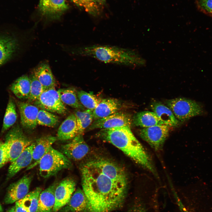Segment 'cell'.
<instances>
[{"label":"cell","mask_w":212,"mask_h":212,"mask_svg":"<svg viewBox=\"0 0 212 212\" xmlns=\"http://www.w3.org/2000/svg\"><path fill=\"white\" fill-rule=\"evenodd\" d=\"M81 172L82 189L88 201V212H111L122 206L127 184L112 180L90 161L82 166Z\"/></svg>","instance_id":"obj_1"},{"label":"cell","mask_w":212,"mask_h":212,"mask_svg":"<svg viewBox=\"0 0 212 212\" xmlns=\"http://www.w3.org/2000/svg\"><path fill=\"white\" fill-rule=\"evenodd\" d=\"M97 136L112 144L137 163L153 173L155 172L145 150L127 126L101 129Z\"/></svg>","instance_id":"obj_2"},{"label":"cell","mask_w":212,"mask_h":212,"mask_svg":"<svg viewBox=\"0 0 212 212\" xmlns=\"http://www.w3.org/2000/svg\"><path fill=\"white\" fill-rule=\"evenodd\" d=\"M73 54L91 57L103 62L140 68L146 65V60L137 51L116 46L93 45L73 48Z\"/></svg>","instance_id":"obj_3"},{"label":"cell","mask_w":212,"mask_h":212,"mask_svg":"<svg viewBox=\"0 0 212 212\" xmlns=\"http://www.w3.org/2000/svg\"><path fill=\"white\" fill-rule=\"evenodd\" d=\"M38 165L40 175L47 178L55 175L62 170L71 168L72 163L62 152L51 146L40 159Z\"/></svg>","instance_id":"obj_4"},{"label":"cell","mask_w":212,"mask_h":212,"mask_svg":"<svg viewBox=\"0 0 212 212\" xmlns=\"http://www.w3.org/2000/svg\"><path fill=\"white\" fill-rule=\"evenodd\" d=\"M166 105L171 110L177 120L185 122L190 118L202 114L203 110L198 102L182 97L168 100Z\"/></svg>","instance_id":"obj_5"},{"label":"cell","mask_w":212,"mask_h":212,"mask_svg":"<svg viewBox=\"0 0 212 212\" xmlns=\"http://www.w3.org/2000/svg\"><path fill=\"white\" fill-rule=\"evenodd\" d=\"M5 142L8 145L9 162L16 159L24 150L33 143L18 126L11 128L7 133Z\"/></svg>","instance_id":"obj_6"},{"label":"cell","mask_w":212,"mask_h":212,"mask_svg":"<svg viewBox=\"0 0 212 212\" xmlns=\"http://www.w3.org/2000/svg\"><path fill=\"white\" fill-rule=\"evenodd\" d=\"M34 104L38 108L51 112L63 114L67 111L55 88L45 90L34 102Z\"/></svg>","instance_id":"obj_7"},{"label":"cell","mask_w":212,"mask_h":212,"mask_svg":"<svg viewBox=\"0 0 212 212\" xmlns=\"http://www.w3.org/2000/svg\"><path fill=\"white\" fill-rule=\"evenodd\" d=\"M169 127L162 125L144 127L140 129L139 134L153 148L159 150L162 148L169 135Z\"/></svg>","instance_id":"obj_8"},{"label":"cell","mask_w":212,"mask_h":212,"mask_svg":"<svg viewBox=\"0 0 212 212\" xmlns=\"http://www.w3.org/2000/svg\"><path fill=\"white\" fill-rule=\"evenodd\" d=\"M132 119L128 113L118 112L105 117L94 121L88 127L89 130L96 129H106L130 126Z\"/></svg>","instance_id":"obj_9"},{"label":"cell","mask_w":212,"mask_h":212,"mask_svg":"<svg viewBox=\"0 0 212 212\" xmlns=\"http://www.w3.org/2000/svg\"><path fill=\"white\" fill-rule=\"evenodd\" d=\"M76 183L70 177L66 178L58 184L55 191V203L53 212H57L69 202L75 191Z\"/></svg>","instance_id":"obj_10"},{"label":"cell","mask_w":212,"mask_h":212,"mask_svg":"<svg viewBox=\"0 0 212 212\" xmlns=\"http://www.w3.org/2000/svg\"><path fill=\"white\" fill-rule=\"evenodd\" d=\"M61 152L69 159L80 160L87 154L88 146L84 140L82 134H78L69 143L61 146Z\"/></svg>","instance_id":"obj_11"},{"label":"cell","mask_w":212,"mask_h":212,"mask_svg":"<svg viewBox=\"0 0 212 212\" xmlns=\"http://www.w3.org/2000/svg\"><path fill=\"white\" fill-rule=\"evenodd\" d=\"M33 177L26 175L8 187L4 200L6 204L13 203L23 198L29 193Z\"/></svg>","instance_id":"obj_12"},{"label":"cell","mask_w":212,"mask_h":212,"mask_svg":"<svg viewBox=\"0 0 212 212\" xmlns=\"http://www.w3.org/2000/svg\"><path fill=\"white\" fill-rule=\"evenodd\" d=\"M90 162L102 173L112 180L127 184V176L124 170L115 163L102 158L94 160Z\"/></svg>","instance_id":"obj_13"},{"label":"cell","mask_w":212,"mask_h":212,"mask_svg":"<svg viewBox=\"0 0 212 212\" xmlns=\"http://www.w3.org/2000/svg\"><path fill=\"white\" fill-rule=\"evenodd\" d=\"M38 8L42 15L55 19L59 18L68 6L67 0H40Z\"/></svg>","instance_id":"obj_14"},{"label":"cell","mask_w":212,"mask_h":212,"mask_svg":"<svg viewBox=\"0 0 212 212\" xmlns=\"http://www.w3.org/2000/svg\"><path fill=\"white\" fill-rule=\"evenodd\" d=\"M18 105L22 126L27 129H35L37 125V119L39 110V108L28 103L23 102H19Z\"/></svg>","instance_id":"obj_15"},{"label":"cell","mask_w":212,"mask_h":212,"mask_svg":"<svg viewBox=\"0 0 212 212\" xmlns=\"http://www.w3.org/2000/svg\"><path fill=\"white\" fill-rule=\"evenodd\" d=\"M57 140L56 137L51 135L45 136L37 139L32 153L33 163L27 167L26 170L31 169L38 165L41 158Z\"/></svg>","instance_id":"obj_16"},{"label":"cell","mask_w":212,"mask_h":212,"mask_svg":"<svg viewBox=\"0 0 212 212\" xmlns=\"http://www.w3.org/2000/svg\"><path fill=\"white\" fill-rule=\"evenodd\" d=\"M35 143L26 148L14 161L11 162L9 168L7 179H9L14 176L20 170L28 167L32 161V153Z\"/></svg>","instance_id":"obj_17"},{"label":"cell","mask_w":212,"mask_h":212,"mask_svg":"<svg viewBox=\"0 0 212 212\" xmlns=\"http://www.w3.org/2000/svg\"><path fill=\"white\" fill-rule=\"evenodd\" d=\"M88 204L82 189H77L68 203L57 212H88Z\"/></svg>","instance_id":"obj_18"},{"label":"cell","mask_w":212,"mask_h":212,"mask_svg":"<svg viewBox=\"0 0 212 212\" xmlns=\"http://www.w3.org/2000/svg\"><path fill=\"white\" fill-rule=\"evenodd\" d=\"M121 103L114 98L102 99L92 111L94 120L103 118L118 112L121 107Z\"/></svg>","instance_id":"obj_19"},{"label":"cell","mask_w":212,"mask_h":212,"mask_svg":"<svg viewBox=\"0 0 212 212\" xmlns=\"http://www.w3.org/2000/svg\"><path fill=\"white\" fill-rule=\"evenodd\" d=\"M32 72L45 90L55 88L56 81L47 62L39 64L33 69Z\"/></svg>","instance_id":"obj_20"},{"label":"cell","mask_w":212,"mask_h":212,"mask_svg":"<svg viewBox=\"0 0 212 212\" xmlns=\"http://www.w3.org/2000/svg\"><path fill=\"white\" fill-rule=\"evenodd\" d=\"M78 134L76 119L74 114L69 115L62 122L58 128L57 139L62 141L72 139Z\"/></svg>","instance_id":"obj_21"},{"label":"cell","mask_w":212,"mask_h":212,"mask_svg":"<svg viewBox=\"0 0 212 212\" xmlns=\"http://www.w3.org/2000/svg\"><path fill=\"white\" fill-rule=\"evenodd\" d=\"M57 184L54 182L42 191L39 196L36 212H53L55 203V191Z\"/></svg>","instance_id":"obj_22"},{"label":"cell","mask_w":212,"mask_h":212,"mask_svg":"<svg viewBox=\"0 0 212 212\" xmlns=\"http://www.w3.org/2000/svg\"><path fill=\"white\" fill-rule=\"evenodd\" d=\"M150 107L153 112L165 125L171 127L176 126L178 124L179 121L168 107L160 102H155L151 104Z\"/></svg>","instance_id":"obj_23"},{"label":"cell","mask_w":212,"mask_h":212,"mask_svg":"<svg viewBox=\"0 0 212 212\" xmlns=\"http://www.w3.org/2000/svg\"><path fill=\"white\" fill-rule=\"evenodd\" d=\"M132 122L135 125L143 128L164 125L155 113L149 111L137 113L134 116Z\"/></svg>","instance_id":"obj_24"},{"label":"cell","mask_w":212,"mask_h":212,"mask_svg":"<svg viewBox=\"0 0 212 212\" xmlns=\"http://www.w3.org/2000/svg\"><path fill=\"white\" fill-rule=\"evenodd\" d=\"M30 85L29 77L24 75L14 82L11 87V90L17 97L28 99L30 94Z\"/></svg>","instance_id":"obj_25"},{"label":"cell","mask_w":212,"mask_h":212,"mask_svg":"<svg viewBox=\"0 0 212 212\" xmlns=\"http://www.w3.org/2000/svg\"><path fill=\"white\" fill-rule=\"evenodd\" d=\"M60 99L64 104L72 108L84 110V107L80 103L77 92L72 88H61L57 90Z\"/></svg>","instance_id":"obj_26"},{"label":"cell","mask_w":212,"mask_h":212,"mask_svg":"<svg viewBox=\"0 0 212 212\" xmlns=\"http://www.w3.org/2000/svg\"><path fill=\"white\" fill-rule=\"evenodd\" d=\"M42 190L40 188L37 187L18 201L28 212H36L39 196Z\"/></svg>","instance_id":"obj_27"},{"label":"cell","mask_w":212,"mask_h":212,"mask_svg":"<svg viewBox=\"0 0 212 212\" xmlns=\"http://www.w3.org/2000/svg\"><path fill=\"white\" fill-rule=\"evenodd\" d=\"M16 45L14 39L0 37V65L9 58L16 49Z\"/></svg>","instance_id":"obj_28"},{"label":"cell","mask_w":212,"mask_h":212,"mask_svg":"<svg viewBox=\"0 0 212 212\" xmlns=\"http://www.w3.org/2000/svg\"><path fill=\"white\" fill-rule=\"evenodd\" d=\"M78 129V134H82L84 130L92 123L94 120L92 111L87 109L76 110L74 113Z\"/></svg>","instance_id":"obj_29"},{"label":"cell","mask_w":212,"mask_h":212,"mask_svg":"<svg viewBox=\"0 0 212 212\" xmlns=\"http://www.w3.org/2000/svg\"><path fill=\"white\" fill-rule=\"evenodd\" d=\"M77 94L81 104L87 109L92 111L95 109L102 99L96 95L83 90L77 91Z\"/></svg>","instance_id":"obj_30"},{"label":"cell","mask_w":212,"mask_h":212,"mask_svg":"<svg viewBox=\"0 0 212 212\" xmlns=\"http://www.w3.org/2000/svg\"><path fill=\"white\" fill-rule=\"evenodd\" d=\"M17 115L15 104L11 98L9 99L4 115L2 132L6 131L15 122Z\"/></svg>","instance_id":"obj_31"},{"label":"cell","mask_w":212,"mask_h":212,"mask_svg":"<svg viewBox=\"0 0 212 212\" xmlns=\"http://www.w3.org/2000/svg\"><path fill=\"white\" fill-rule=\"evenodd\" d=\"M59 122V117L56 115L46 110H39L37 117V125L53 127Z\"/></svg>","instance_id":"obj_32"},{"label":"cell","mask_w":212,"mask_h":212,"mask_svg":"<svg viewBox=\"0 0 212 212\" xmlns=\"http://www.w3.org/2000/svg\"><path fill=\"white\" fill-rule=\"evenodd\" d=\"M31 81L30 94L28 100L34 102L45 90L44 87L32 72L29 77Z\"/></svg>","instance_id":"obj_33"},{"label":"cell","mask_w":212,"mask_h":212,"mask_svg":"<svg viewBox=\"0 0 212 212\" xmlns=\"http://www.w3.org/2000/svg\"><path fill=\"white\" fill-rule=\"evenodd\" d=\"M77 6L83 8L87 12L93 16L99 13V3L95 0H71Z\"/></svg>","instance_id":"obj_34"},{"label":"cell","mask_w":212,"mask_h":212,"mask_svg":"<svg viewBox=\"0 0 212 212\" xmlns=\"http://www.w3.org/2000/svg\"><path fill=\"white\" fill-rule=\"evenodd\" d=\"M196 4L201 11L212 16V0H197Z\"/></svg>","instance_id":"obj_35"},{"label":"cell","mask_w":212,"mask_h":212,"mask_svg":"<svg viewBox=\"0 0 212 212\" xmlns=\"http://www.w3.org/2000/svg\"><path fill=\"white\" fill-rule=\"evenodd\" d=\"M9 162L8 145L5 142L0 147V169Z\"/></svg>","instance_id":"obj_36"},{"label":"cell","mask_w":212,"mask_h":212,"mask_svg":"<svg viewBox=\"0 0 212 212\" xmlns=\"http://www.w3.org/2000/svg\"><path fill=\"white\" fill-rule=\"evenodd\" d=\"M128 212H146V211L143 203L138 200L133 204Z\"/></svg>","instance_id":"obj_37"},{"label":"cell","mask_w":212,"mask_h":212,"mask_svg":"<svg viewBox=\"0 0 212 212\" xmlns=\"http://www.w3.org/2000/svg\"><path fill=\"white\" fill-rule=\"evenodd\" d=\"M15 207L16 212H28L19 204L18 201L15 202Z\"/></svg>","instance_id":"obj_38"},{"label":"cell","mask_w":212,"mask_h":212,"mask_svg":"<svg viewBox=\"0 0 212 212\" xmlns=\"http://www.w3.org/2000/svg\"><path fill=\"white\" fill-rule=\"evenodd\" d=\"M6 212H16L15 206H13L10 208Z\"/></svg>","instance_id":"obj_39"},{"label":"cell","mask_w":212,"mask_h":212,"mask_svg":"<svg viewBox=\"0 0 212 212\" xmlns=\"http://www.w3.org/2000/svg\"><path fill=\"white\" fill-rule=\"evenodd\" d=\"M179 205L180 206V208L181 209H182L183 212H188L185 208H183V206H182L183 205L181 203H179Z\"/></svg>","instance_id":"obj_40"},{"label":"cell","mask_w":212,"mask_h":212,"mask_svg":"<svg viewBox=\"0 0 212 212\" xmlns=\"http://www.w3.org/2000/svg\"><path fill=\"white\" fill-rule=\"evenodd\" d=\"M99 4H101L104 2L105 0H95Z\"/></svg>","instance_id":"obj_41"},{"label":"cell","mask_w":212,"mask_h":212,"mask_svg":"<svg viewBox=\"0 0 212 212\" xmlns=\"http://www.w3.org/2000/svg\"><path fill=\"white\" fill-rule=\"evenodd\" d=\"M3 210L2 207L0 203V212H3Z\"/></svg>","instance_id":"obj_42"},{"label":"cell","mask_w":212,"mask_h":212,"mask_svg":"<svg viewBox=\"0 0 212 212\" xmlns=\"http://www.w3.org/2000/svg\"><path fill=\"white\" fill-rule=\"evenodd\" d=\"M4 143L0 141V147Z\"/></svg>","instance_id":"obj_43"}]
</instances>
